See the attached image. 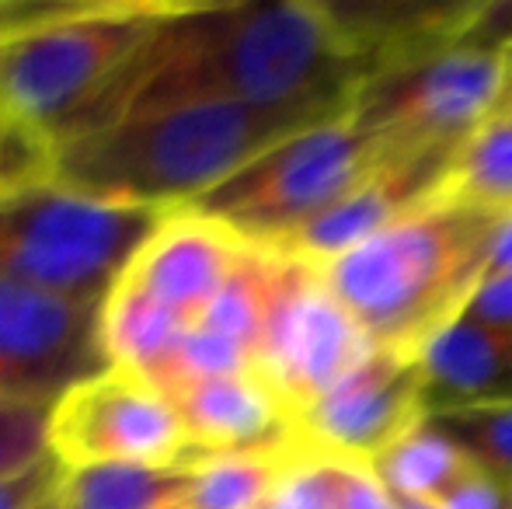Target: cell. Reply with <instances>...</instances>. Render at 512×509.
I'll return each mask as SVG.
<instances>
[{"label": "cell", "instance_id": "30bf717a", "mask_svg": "<svg viewBox=\"0 0 512 509\" xmlns=\"http://www.w3.org/2000/svg\"><path fill=\"white\" fill-rule=\"evenodd\" d=\"M429 422L418 356L373 349L297 419L307 454L373 468L387 450Z\"/></svg>", "mask_w": 512, "mask_h": 509}, {"label": "cell", "instance_id": "603a6c76", "mask_svg": "<svg viewBox=\"0 0 512 509\" xmlns=\"http://www.w3.org/2000/svg\"><path fill=\"white\" fill-rule=\"evenodd\" d=\"M67 468L53 454L0 478V509H60Z\"/></svg>", "mask_w": 512, "mask_h": 509}, {"label": "cell", "instance_id": "f1b7e54d", "mask_svg": "<svg viewBox=\"0 0 512 509\" xmlns=\"http://www.w3.org/2000/svg\"><path fill=\"white\" fill-rule=\"evenodd\" d=\"M502 49V91H499V109L512 112V32L499 42Z\"/></svg>", "mask_w": 512, "mask_h": 509}, {"label": "cell", "instance_id": "d4e9b609", "mask_svg": "<svg viewBox=\"0 0 512 509\" xmlns=\"http://www.w3.org/2000/svg\"><path fill=\"white\" fill-rule=\"evenodd\" d=\"M467 318L512 328V272H492L467 304Z\"/></svg>", "mask_w": 512, "mask_h": 509}, {"label": "cell", "instance_id": "ffe728a7", "mask_svg": "<svg viewBox=\"0 0 512 509\" xmlns=\"http://www.w3.org/2000/svg\"><path fill=\"white\" fill-rule=\"evenodd\" d=\"M53 178V143L0 109V196Z\"/></svg>", "mask_w": 512, "mask_h": 509}, {"label": "cell", "instance_id": "7a4b0ae2", "mask_svg": "<svg viewBox=\"0 0 512 509\" xmlns=\"http://www.w3.org/2000/svg\"><path fill=\"white\" fill-rule=\"evenodd\" d=\"M324 119H335V112L230 102L168 105L60 140L53 147V178L91 196L185 210L279 140Z\"/></svg>", "mask_w": 512, "mask_h": 509}, {"label": "cell", "instance_id": "ba28073f", "mask_svg": "<svg viewBox=\"0 0 512 509\" xmlns=\"http://www.w3.org/2000/svg\"><path fill=\"white\" fill-rule=\"evenodd\" d=\"M46 447L67 471L178 468L192 454L171 394L122 367L84 377L49 405Z\"/></svg>", "mask_w": 512, "mask_h": 509}, {"label": "cell", "instance_id": "5bb4252c", "mask_svg": "<svg viewBox=\"0 0 512 509\" xmlns=\"http://www.w3.org/2000/svg\"><path fill=\"white\" fill-rule=\"evenodd\" d=\"M429 415L512 401V328L460 314L418 353Z\"/></svg>", "mask_w": 512, "mask_h": 509}, {"label": "cell", "instance_id": "3957f363", "mask_svg": "<svg viewBox=\"0 0 512 509\" xmlns=\"http://www.w3.org/2000/svg\"><path fill=\"white\" fill-rule=\"evenodd\" d=\"M499 220L439 192L321 265V276L373 346L418 356L488 279Z\"/></svg>", "mask_w": 512, "mask_h": 509}, {"label": "cell", "instance_id": "f546056e", "mask_svg": "<svg viewBox=\"0 0 512 509\" xmlns=\"http://www.w3.org/2000/svg\"><path fill=\"white\" fill-rule=\"evenodd\" d=\"M509 509H512V492H509Z\"/></svg>", "mask_w": 512, "mask_h": 509}, {"label": "cell", "instance_id": "2e32d148", "mask_svg": "<svg viewBox=\"0 0 512 509\" xmlns=\"http://www.w3.org/2000/svg\"><path fill=\"white\" fill-rule=\"evenodd\" d=\"M293 450H248V454H189L182 461L185 509H262Z\"/></svg>", "mask_w": 512, "mask_h": 509}, {"label": "cell", "instance_id": "d6986e66", "mask_svg": "<svg viewBox=\"0 0 512 509\" xmlns=\"http://www.w3.org/2000/svg\"><path fill=\"white\" fill-rule=\"evenodd\" d=\"M429 426L457 443L481 475L512 492V401L429 415Z\"/></svg>", "mask_w": 512, "mask_h": 509}, {"label": "cell", "instance_id": "6da1fadb", "mask_svg": "<svg viewBox=\"0 0 512 509\" xmlns=\"http://www.w3.org/2000/svg\"><path fill=\"white\" fill-rule=\"evenodd\" d=\"M359 84L363 56L338 4L189 0L164 14L70 136L136 112L196 102L338 116L349 112Z\"/></svg>", "mask_w": 512, "mask_h": 509}, {"label": "cell", "instance_id": "8992f818", "mask_svg": "<svg viewBox=\"0 0 512 509\" xmlns=\"http://www.w3.org/2000/svg\"><path fill=\"white\" fill-rule=\"evenodd\" d=\"M502 49L485 32L415 53L366 77L349 105L380 164L457 161L464 143L499 109Z\"/></svg>", "mask_w": 512, "mask_h": 509}, {"label": "cell", "instance_id": "8fae6325", "mask_svg": "<svg viewBox=\"0 0 512 509\" xmlns=\"http://www.w3.org/2000/svg\"><path fill=\"white\" fill-rule=\"evenodd\" d=\"M98 311L102 304H74L0 276V398L53 405L105 370Z\"/></svg>", "mask_w": 512, "mask_h": 509}, {"label": "cell", "instance_id": "44dd1931", "mask_svg": "<svg viewBox=\"0 0 512 509\" xmlns=\"http://www.w3.org/2000/svg\"><path fill=\"white\" fill-rule=\"evenodd\" d=\"M338 464L297 450L262 509H338Z\"/></svg>", "mask_w": 512, "mask_h": 509}, {"label": "cell", "instance_id": "5b68a950", "mask_svg": "<svg viewBox=\"0 0 512 509\" xmlns=\"http://www.w3.org/2000/svg\"><path fill=\"white\" fill-rule=\"evenodd\" d=\"M175 210L91 196L46 178L0 196V276L102 304L143 241Z\"/></svg>", "mask_w": 512, "mask_h": 509}, {"label": "cell", "instance_id": "277c9868", "mask_svg": "<svg viewBox=\"0 0 512 509\" xmlns=\"http://www.w3.org/2000/svg\"><path fill=\"white\" fill-rule=\"evenodd\" d=\"M175 0H63L0 46V109L49 143L70 136Z\"/></svg>", "mask_w": 512, "mask_h": 509}, {"label": "cell", "instance_id": "7c38bea8", "mask_svg": "<svg viewBox=\"0 0 512 509\" xmlns=\"http://www.w3.org/2000/svg\"><path fill=\"white\" fill-rule=\"evenodd\" d=\"M244 252L248 241L223 224L196 210H175L143 241L119 286L147 297L189 332L234 276Z\"/></svg>", "mask_w": 512, "mask_h": 509}, {"label": "cell", "instance_id": "e0dca14e", "mask_svg": "<svg viewBox=\"0 0 512 509\" xmlns=\"http://www.w3.org/2000/svg\"><path fill=\"white\" fill-rule=\"evenodd\" d=\"M443 196L474 210L509 217L512 213V112L495 109L457 154Z\"/></svg>", "mask_w": 512, "mask_h": 509}, {"label": "cell", "instance_id": "83f0119b", "mask_svg": "<svg viewBox=\"0 0 512 509\" xmlns=\"http://www.w3.org/2000/svg\"><path fill=\"white\" fill-rule=\"evenodd\" d=\"M492 272H512V213L499 220V231H495ZM492 272H488V276H492Z\"/></svg>", "mask_w": 512, "mask_h": 509}, {"label": "cell", "instance_id": "4fadbf2b", "mask_svg": "<svg viewBox=\"0 0 512 509\" xmlns=\"http://www.w3.org/2000/svg\"><path fill=\"white\" fill-rule=\"evenodd\" d=\"M192 454H248L300 447L297 422L269 384L248 374L196 381L171 394Z\"/></svg>", "mask_w": 512, "mask_h": 509}, {"label": "cell", "instance_id": "cb8c5ba5", "mask_svg": "<svg viewBox=\"0 0 512 509\" xmlns=\"http://www.w3.org/2000/svg\"><path fill=\"white\" fill-rule=\"evenodd\" d=\"M338 464V509H401L394 503V496L384 489L373 468H363V464Z\"/></svg>", "mask_w": 512, "mask_h": 509}, {"label": "cell", "instance_id": "484cf974", "mask_svg": "<svg viewBox=\"0 0 512 509\" xmlns=\"http://www.w3.org/2000/svg\"><path fill=\"white\" fill-rule=\"evenodd\" d=\"M401 509H509V489H502L499 482H492L488 475H474L464 485L443 496L439 503L429 506H401Z\"/></svg>", "mask_w": 512, "mask_h": 509}, {"label": "cell", "instance_id": "7402d4cb", "mask_svg": "<svg viewBox=\"0 0 512 509\" xmlns=\"http://www.w3.org/2000/svg\"><path fill=\"white\" fill-rule=\"evenodd\" d=\"M49 405L0 398V478L28 468L49 454L46 447Z\"/></svg>", "mask_w": 512, "mask_h": 509}, {"label": "cell", "instance_id": "ac0fdd59", "mask_svg": "<svg viewBox=\"0 0 512 509\" xmlns=\"http://www.w3.org/2000/svg\"><path fill=\"white\" fill-rule=\"evenodd\" d=\"M60 509H185L182 464L67 471Z\"/></svg>", "mask_w": 512, "mask_h": 509}, {"label": "cell", "instance_id": "9c48e42d", "mask_svg": "<svg viewBox=\"0 0 512 509\" xmlns=\"http://www.w3.org/2000/svg\"><path fill=\"white\" fill-rule=\"evenodd\" d=\"M373 349L377 346L324 283L321 269L283 255L276 297L258 342L255 374L283 401L293 422Z\"/></svg>", "mask_w": 512, "mask_h": 509}, {"label": "cell", "instance_id": "52a82bcc", "mask_svg": "<svg viewBox=\"0 0 512 509\" xmlns=\"http://www.w3.org/2000/svg\"><path fill=\"white\" fill-rule=\"evenodd\" d=\"M377 164L373 143L345 112L279 140L185 210L216 220L248 245L279 248L366 182Z\"/></svg>", "mask_w": 512, "mask_h": 509}, {"label": "cell", "instance_id": "4316f807", "mask_svg": "<svg viewBox=\"0 0 512 509\" xmlns=\"http://www.w3.org/2000/svg\"><path fill=\"white\" fill-rule=\"evenodd\" d=\"M63 0H0V46L60 11Z\"/></svg>", "mask_w": 512, "mask_h": 509}, {"label": "cell", "instance_id": "9a60e30c", "mask_svg": "<svg viewBox=\"0 0 512 509\" xmlns=\"http://www.w3.org/2000/svg\"><path fill=\"white\" fill-rule=\"evenodd\" d=\"M373 475L398 506H429L478 475V468L457 443L425 422L373 464Z\"/></svg>", "mask_w": 512, "mask_h": 509}]
</instances>
